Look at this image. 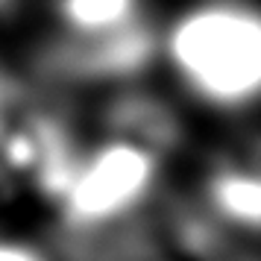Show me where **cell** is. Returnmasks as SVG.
I'll use <instances>...</instances> for the list:
<instances>
[{"label":"cell","instance_id":"obj_6","mask_svg":"<svg viewBox=\"0 0 261 261\" xmlns=\"http://www.w3.org/2000/svg\"><path fill=\"white\" fill-rule=\"evenodd\" d=\"M0 261H50L47 252L24 238L0 235Z\"/></svg>","mask_w":261,"mask_h":261},{"label":"cell","instance_id":"obj_1","mask_svg":"<svg viewBox=\"0 0 261 261\" xmlns=\"http://www.w3.org/2000/svg\"><path fill=\"white\" fill-rule=\"evenodd\" d=\"M167 59L194 97L249 106L261 88V21L244 3H202L167 33Z\"/></svg>","mask_w":261,"mask_h":261},{"label":"cell","instance_id":"obj_7","mask_svg":"<svg viewBox=\"0 0 261 261\" xmlns=\"http://www.w3.org/2000/svg\"><path fill=\"white\" fill-rule=\"evenodd\" d=\"M0 100H3V83H0Z\"/></svg>","mask_w":261,"mask_h":261},{"label":"cell","instance_id":"obj_8","mask_svg":"<svg viewBox=\"0 0 261 261\" xmlns=\"http://www.w3.org/2000/svg\"><path fill=\"white\" fill-rule=\"evenodd\" d=\"M3 3H9V0H0V6H3Z\"/></svg>","mask_w":261,"mask_h":261},{"label":"cell","instance_id":"obj_2","mask_svg":"<svg viewBox=\"0 0 261 261\" xmlns=\"http://www.w3.org/2000/svg\"><path fill=\"white\" fill-rule=\"evenodd\" d=\"M159 176V153L126 138L106 135L100 144L76 153L56 205L65 226L73 232L109 229L150 200Z\"/></svg>","mask_w":261,"mask_h":261},{"label":"cell","instance_id":"obj_3","mask_svg":"<svg viewBox=\"0 0 261 261\" xmlns=\"http://www.w3.org/2000/svg\"><path fill=\"white\" fill-rule=\"evenodd\" d=\"M153 56V33L144 21L100 36H68L50 50V68L68 76H129Z\"/></svg>","mask_w":261,"mask_h":261},{"label":"cell","instance_id":"obj_4","mask_svg":"<svg viewBox=\"0 0 261 261\" xmlns=\"http://www.w3.org/2000/svg\"><path fill=\"white\" fill-rule=\"evenodd\" d=\"M205 197L217 220L255 232L261 217V185L252 165L229 162L212 170L205 182Z\"/></svg>","mask_w":261,"mask_h":261},{"label":"cell","instance_id":"obj_5","mask_svg":"<svg viewBox=\"0 0 261 261\" xmlns=\"http://www.w3.org/2000/svg\"><path fill=\"white\" fill-rule=\"evenodd\" d=\"M71 36H100L141 21L138 0H59Z\"/></svg>","mask_w":261,"mask_h":261}]
</instances>
